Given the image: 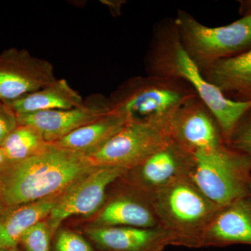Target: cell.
Returning a JSON list of instances; mask_svg holds the SVG:
<instances>
[{
	"mask_svg": "<svg viewBox=\"0 0 251 251\" xmlns=\"http://www.w3.org/2000/svg\"><path fill=\"white\" fill-rule=\"evenodd\" d=\"M174 20L183 47L201 71L251 49V15L216 27L202 25L181 9Z\"/></svg>",
	"mask_w": 251,
	"mask_h": 251,
	"instance_id": "5b68a950",
	"label": "cell"
},
{
	"mask_svg": "<svg viewBox=\"0 0 251 251\" xmlns=\"http://www.w3.org/2000/svg\"><path fill=\"white\" fill-rule=\"evenodd\" d=\"M145 64L148 75L175 77L189 84L214 112L226 144L241 117L251 108V101L229 100L206 81L183 47L174 18L162 20L155 26Z\"/></svg>",
	"mask_w": 251,
	"mask_h": 251,
	"instance_id": "7a4b0ae2",
	"label": "cell"
},
{
	"mask_svg": "<svg viewBox=\"0 0 251 251\" xmlns=\"http://www.w3.org/2000/svg\"><path fill=\"white\" fill-rule=\"evenodd\" d=\"M8 163L7 158L5 156L4 151H3L2 148L0 146V168H1L3 166H4L6 163Z\"/></svg>",
	"mask_w": 251,
	"mask_h": 251,
	"instance_id": "484cf974",
	"label": "cell"
},
{
	"mask_svg": "<svg viewBox=\"0 0 251 251\" xmlns=\"http://www.w3.org/2000/svg\"><path fill=\"white\" fill-rule=\"evenodd\" d=\"M97 168L85 155L49 143L36 154L0 168V202L13 208L49 199Z\"/></svg>",
	"mask_w": 251,
	"mask_h": 251,
	"instance_id": "6da1fadb",
	"label": "cell"
},
{
	"mask_svg": "<svg viewBox=\"0 0 251 251\" xmlns=\"http://www.w3.org/2000/svg\"><path fill=\"white\" fill-rule=\"evenodd\" d=\"M48 144L35 128L18 125L0 146L8 162H16L36 154Z\"/></svg>",
	"mask_w": 251,
	"mask_h": 251,
	"instance_id": "ffe728a7",
	"label": "cell"
},
{
	"mask_svg": "<svg viewBox=\"0 0 251 251\" xmlns=\"http://www.w3.org/2000/svg\"><path fill=\"white\" fill-rule=\"evenodd\" d=\"M226 145L251 157V108L241 117Z\"/></svg>",
	"mask_w": 251,
	"mask_h": 251,
	"instance_id": "44dd1931",
	"label": "cell"
},
{
	"mask_svg": "<svg viewBox=\"0 0 251 251\" xmlns=\"http://www.w3.org/2000/svg\"><path fill=\"white\" fill-rule=\"evenodd\" d=\"M57 201L49 198L16 206L0 216V249H16L25 232L49 216Z\"/></svg>",
	"mask_w": 251,
	"mask_h": 251,
	"instance_id": "d6986e66",
	"label": "cell"
},
{
	"mask_svg": "<svg viewBox=\"0 0 251 251\" xmlns=\"http://www.w3.org/2000/svg\"><path fill=\"white\" fill-rule=\"evenodd\" d=\"M239 14L241 16L251 15V0H239Z\"/></svg>",
	"mask_w": 251,
	"mask_h": 251,
	"instance_id": "d4e9b609",
	"label": "cell"
},
{
	"mask_svg": "<svg viewBox=\"0 0 251 251\" xmlns=\"http://www.w3.org/2000/svg\"><path fill=\"white\" fill-rule=\"evenodd\" d=\"M85 103L80 94L65 79H57L53 83L17 100L5 103L16 116L54 110H67Z\"/></svg>",
	"mask_w": 251,
	"mask_h": 251,
	"instance_id": "e0dca14e",
	"label": "cell"
},
{
	"mask_svg": "<svg viewBox=\"0 0 251 251\" xmlns=\"http://www.w3.org/2000/svg\"><path fill=\"white\" fill-rule=\"evenodd\" d=\"M250 188H251V183H250Z\"/></svg>",
	"mask_w": 251,
	"mask_h": 251,
	"instance_id": "83f0119b",
	"label": "cell"
},
{
	"mask_svg": "<svg viewBox=\"0 0 251 251\" xmlns=\"http://www.w3.org/2000/svg\"><path fill=\"white\" fill-rule=\"evenodd\" d=\"M134 189L117 195L105 204L97 217L99 227H160L151 195Z\"/></svg>",
	"mask_w": 251,
	"mask_h": 251,
	"instance_id": "4fadbf2b",
	"label": "cell"
},
{
	"mask_svg": "<svg viewBox=\"0 0 251 251\" xmlns=\"http://www.w3.org/2000/svg\"><path fill=\"white\" fill-rule=\"evenodd\" d=\"M207 82L235 102L251 101V49L201 70Z\"/></svg>",
	"mask_w": 251,
	"mask_h": 251,
	"instance_id": "9a60e30c",
	"label": "cell"
},
{
	"mask_svg": "<svg viewBox=\"0 0 251 251\" xmlns=\"http://www.w3.org/2000/svg\"><path fill=\"white\" fill-rule=\"evenodd\" d=\"M151 196L160 227L171 243L201 244L220 207L191 179L181 180Z\"/></svg>",
	"mask_w": 251,
	"mask_h": 251,
	"instance_id": "277c9868",
	"label": "cell"
},
{
	"mask_svg": "<svg viewBox=\"0 0 251 251\" xmlns=\"http://www.w3.org/2000/svg\"><path fill=\"white\" fill-rule=\"evenodd\" d=\"M171 140L168 122H127L87 157L94 166L128 170L140 164Z\"/></svg>",
	"mask_w": 251,
	"mask_h": 251,
	"instance_id": "52a82bcc",
	"label": "cell"
},
{
	"mask_svg": "<svg viewBox=\"0 0 251 251\" xmlns=\"http://www.w3.org/2000/svg\"><path fill=\"white\" fill-rule=\"evenodd\" d=\"M53 66L14 48L0 52V101H13L57 80Z\"/></svg>",
	"mask_w": 251,
	"mask_h": 251,
	"instance_id": "ba28073f",
	"label": "cell"
},
{
	"mask_svg": "<svg viewBox=\"0 0 251 251\" xmlns=\"http://www.w3.org/2000/svg\"><path fill=\"white\" fill-rule=\"evenodd\" d=\"M110 111L108 99L101 94H95L77 108L20 115L17 120L18 125L35 128L46 142L54 143Z\"/></svg>",
	"mask_w": 251,
	"mask_h": 251,
	"instance_id": "7c38bea8",
	"label": "cell"
},
{
	"mask_svg": "<svg viewBox=\"0 0 251 251\" xmlns=\"http://www.w3.org/2000/svg\"><path fill=\"white\" fill-rule=\"evenodd\" d=\"M56 251H94L85 239L71 231H62L57 237Z\"/></svg>",
	"mask_w": 251,
	"mask_h": 251,
	"instance_id": "603a6c76",
	"label": "cell"
},
{
	"mask_svg": "<svg viewBox=\"0 0 251 251\" xmlns=\"http://www.w3.org/2000/svg\"><path fill=\"white\" fill-rule=\"evenodd\" d=\"M18 125L16 114L7 104L0 101V145Z\"/></svg>",
	"mask_w": 251,
	"mask_h": 251,
	"instance_id": "cb8c5ba5",
	"label": "cell"
},
{
	"mask_svg": "<svg viewBox=\"0 0 251 251\" xmlns=\"http://www.w3.org/2000/svg\"><path fill=\"white\" fill-rule=\"evenodd\" d=\"M119 167H98L66 191L50 214L51 234L64 220L74 216H88L100 209L108 188L125 174Z\"/></svg>",
	"mask_w": 251,
	"mask_h": 251,
	"instance_id": "8fae6325",
	"label": "cell"
},
{
	"mask_svg": "<svg viewBox=\"0 0 251 251\" xmlns=\"http://www.w3.org/2000/svg\"><path fill=\"white\" fill-rule=\"evenodd\" d=\"M194 153L173 139L165 144L140 164L127 170L132 173V185L150 195L181 180L191 179Z\"/></svg>",
	"mask_w": 251,
	"mask_h": 251,
	"instance_id": "30bf717a",
	"label": "cell"
},
{
	"mask_svg": "<svg viewBox=\"0 0 251 251\" xmlns=\"http://www.w3.org/2000/svg\"><path fill=\"white\" fill-rule=\"evenodd\" d=\"M50 236L49 224L42 221L31 226L25 232L21 243L27 251H50Z\"/></svg>",
	"mask_w": 251,
	"mask_h": 251,
	"instance_id": "7402d4cb",
	"label": "cell"
},
{
	"mask_svg": "<svg viewBox=\"0 0 251 251\" xmlns=\"http://www.w3.org/2000/svg\"><path fill=\"white\" fill-rule=\"evenodd\" d=\"M0 251H16V249H0Z\"/></svg>",
	"mask_w": 251,
	"mask_h": 251,
	"instance_id": "4316f807",
	"label": "cell"
},
{
	"mask_svg": "<svg viewBox=\"0 0 251 251\" xmlns=\"http://www.w3.org/2000/svg\"><path fill=\"white\" fill-rule=\"evenodd\" d=\"M194 155L191 180L216 205L251 196V157L226 144Z\"/></svg>",
	"mask_w": 251,
	"mask_h": 251,
	"instance_id": "8992f818",
	"label": "cell"
},
{
	"mask_svg": "<svg viewBox=\"0 0 251 251\" xmlns=\"http://www.w3.org/2000/svg\"><path fill=\"white\" fill-rule=\"evenodd\" d=\"M196 95L194 89L181 79L148 75L126 80L108 99L110 111L126 123L168 122L181 104Z\"/></svg>",
	"mask_w": 251,
	"mask_h": 251,
	"instance_id": "3957f363",
	"label": "cell"
},
{
	"mask_svg": "<svg viewBox=\"0 0 251 251\" xmlns=\"http://www.w3.org/2000/svg\"><path fill=\"white\" fill-rule=\"evenodd\" d=\"M201 244L251 245V196L219 207L206 227Z\"/></svg>",
	"mask_w": 251,
	"mask_h": 251,
	"instance_id": "5bb4252c",
	"label": "cell"
},
{
	"mask_svg": "<svg viewBox=\"0 0 251 251\" xmlns=\"http://www.w3.org/2000/svg\"><path fill=\"white\" fill-rule=\"evenodd\" d=\"M89 237L100 247L108 251H157L171 242L161 227H140L113 226L88 229Z\"/></svg>",
	"mask_w": 251,
	"mask_h": 251,
	"instance_id": "2e32d148",
	"label": "cell"
},
{
	"mask_svg": "<svg viewBox=\"0 0 251 251\" xmlns=\"http://www.w3.org/2000/svg\"><path fill=\"white\" fill-rule=\"evenodd\" d=\"M126 124V121L124 117L110 111L53 144L64 150L87 156L103 146Z\"/></svg>",
	"mask_w": 251,
	"mask_h": 251,
	"instance_id": "ac0fdd59",
	"label": "cell"
},
{
	"mask_svg": "<svg viewBox=\"0 0 251 251\" xmlns=\"http://www.w3.org/2000/svg\"><path fill=\"white\" fill-rule=\"evenodd\" d=\"M168 126L172 139L193 153L226 144L214 112L198 95L176 109Z\"/></svg>",
	"mask_w": 251,
	"mask_h": 251,
	"instance_id": "9c48e42d",
	"label": "cell"
}]
</instances>
